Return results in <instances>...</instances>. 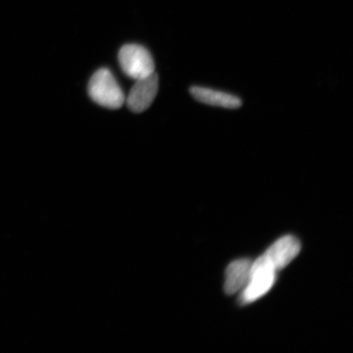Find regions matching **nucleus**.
I'll use <instances>...</instances> for the list:
<instances>
[{"label":"nucleus","mask_w":353,"mask_h":353,"mask_svg":"<svg viewBox=\"0 0 353 353\" xmlns=\"http://www.w3.org/2000/svg\"><path fill=\"white\" fill-rule=\"evenodd\" d=\"M123 72L131 79L147 77L154 72V63L147 48L139 44H126L119 52Z\"/></svg>","instance_id":"3"},{"label":"nucleus","mask_w":353,"mask_h":353,"mask_svg":"<svg viewBox=\"0 0 353 353\" xmlns=\"http://www.w3.org/2000/svg\"><path fill=\"white\" fill-rule=\"evenodd\" d=\"M190 92L196 101L213 107L237 109L242 105V101L238 97L209 88L193 86L190 88Z\"/></svg>","instance_id":"6"},{"label":"nucleus","mask_w":353,"mask_h":353,"mask_svg":"<svg viewBox=\"0 0 353 353\" xmlns=\"http://www.w3.org/2000/svg\"><path fill=\"white\" fill-rule=\"evenodd\" d=\"M159 79L156 72L137 79L125 99L128 108L134 113H142L150 108L158 94Z\"/></svg>","instance_id":"4"},{"label":"nucleus","mask_w":353,"mask_h":353,"mask_svg":"<svg viewBox=\"0 0 353 353\" xmlns=\"http://www.w3.org/2000/svg\"><path fill=\"white\" fill-rule=\"evenodd\" d=\"M301 245L296 237L285 236L273 244L264 254L276 270L284 268L296 257Z\"/></svg>","instance_id":"5"},{"label":"nucleus","mask_w":353,"mask_h":353,"mask_svg":"<svg viewBox=\"0 0 353 353\" xmlns=\"http://www.w3.org/2000/svg\"><path fill=\"white\" fill-rule=\"evenodd\" d=\"M276 269L264 254L251 264L248 285L241 295V302L255 301L268 292L274 284Z\"/></svg>","instance_id":"2"},{"label":"nucleus","mask_w":353,"mask_h":353,"mask_svg":"<svg viewBox=\"0 0 353 353\" xmlns=\"http://www.w3.org/2000/svg\"><path fill=\"white\" fill-rule=\"evenodd\" d=\"M88 94L101 107L119 109L125 103V97L120 85L107 68L95 72L88 83Z\"/></svg>","instance_id":"1"},{"label":"nucleus","mask_w":353,"mask_h":353,"mask_svg":"<svg viewBox=\"0 0 353 353\" xmlns=\"http://www.w3.org/2000/svg\"><path fill=\"white\" fill-rule=\"evenodd\" d=\"M251 264L250 260L243 259L236 260L229 265L224 284V290L227 294H235L248 282Z\"/></svg>","instance_id":"7"}]
</instances>
